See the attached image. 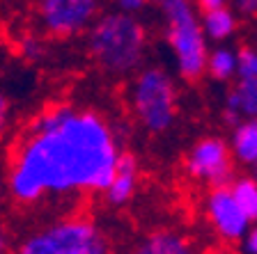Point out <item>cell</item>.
Wrapping results in <instances>:
<instances>
[{"label":"cell","mask_w":257,"mask_h":254,"mask_svg":"<svg viewBox=\"0 0 257 254\" xmlns=\"http://www.w3.org/2000/svg\"><path fill=\"white\" fill-rule=\"evenodd\" d=\"M154 3L166 21V42L170 46L177 74L186 83H195L207 71L209 55L198 10L193 0H154Z\"/></svg>","instance_id":"cell-4"},{"label":"cell","mask_w":257,"mask_h":254,"mask_svg":"<svg viewBox=\"0 0 257 254\" xmlns=\"http://www.w3.org/2000/svg\"><path fill=\"white\" fill-rule=\"evenodd\" d=\"M241 254H257V222H252L241 238Z\"/></svg>","instance_id":"cell-20"},{"label":"cell","mask_w":257,"mask_h":254,"mask_svg":"<svg viewBox=\"0 0 257 254\" xmlns=\"http://www.w3.org/2000/svg\"><path fill=\"white\" fill-rule=\"evenodd\" d=\"M227 147L234 163L252 167L257 163V119H243L236 124Z\"/></svg>","instance_id":"cell-11"},{"label":"cell","mask_w":257,"mask_h":254,"mask_svg":"<svg viewBox=\"0 0 257 254\" xmlns=\"http://www.w3.org/2000/svg\"><path fill=\"white\" fill-rule=\"evenodd\" d=\"M14 122H16L14 103H12L10 94L0 87V142H5V140L10 138L12 128H14Z\"/></svg>","instance_id":"cell-16"},{"label":"cell","mask_w":257,"mask_h":254,"mask_svg":"<svg viewBox=\"0 0 257 254\" xmlns=\"http://www.w3.org/2000/svg\"><path fill=\"white\" fill-rule=\"evenodd\" d=\"M252 51H255V53H257V42H255V46H252Z\"/></svg>","instance_id":"cell-25"},{"label":"cell","mask_w":257,"mask_h":254,"mask_svg":"<svg viewBox=\"0 0 257 254\" xmlns=\"http://www.w3.org/2000/svg\"><path fill=\"white\" fill-rule=\"evenodd\" d=\"M87 55L110 76H131L143 69L147 30L134 14L110 12L99 16L85 32Z\"/></svg>","instance_id":"cell-3"},{"label":"cell","mask_w":257,"mask_h":254,"mask_svg":"<svg viewBox=\"0 0 257 254\" xmlns=\"http://www.w3.org/2000/svg\"><path fill=\"white\" fill-rule=\"evenodd\" d=\"M232 5H234V14H241L246 19L257 16V0H232Z\"/></svg>","instance_id":"cell-21"},{"label":"cell","mask_w":257,"mask_h":254,"mask_svg":"<svg viewBox=\"0 0 257 254\" xmlns=\"http://www.w3.org/2000/svg\"><path fill=\"white\" fill-rule=\"evenodd\" d=\"M227 3H230V0H193V5L198 7L202 14L214 12V10H220V7H227Z\"/></svg>","instance_id":"cell-23"},{"label":"cell","mask_w":257,"mask_h":254,"mask_svg":"<svg viewBox=\"0 0 257 254\" xmlns=\"http://www.w3.org/2000/svg\"><path fill=\"white\" fill-rule=\"evenodd\" d=\"M236 106L243 119H257V80L255 78H236L232 87Z\"/></svg>","instance_id":"cell-15"},{"label":"cell","mask_w":257,"mask_h":254,"mask_svg":"<svg viewBox=\"0 0 257 254\" xmlns=\"http://www.w3.org/2000/svg\"><path fill=\"white\" fill-rule=\"evenodd\" d=\"M184 169L193 181L207 183L209 188H225L234 179V158L223 138H200L184 156Z\"/></svg>","instance_id":"cell-7"},{"label":"cell","mask_w":257,"mask_h":254,"mask_svg":"<svg viewBox=\"0 0 257 254\" xmlns=\"http://www.w3.org/2000/svg\"><path fill=\"white\" fill-rule=\"evenodd\" d=\"M234 197V201L239 204V208L243 211V215L248 217V222H257V183L250 174L234 176L232 183L227 185Z\"/></svg>","instance_id":"cell-14"},{"label":"cell","mask_w":257,"mask_h":254,"mask_svg":"<svg viewBox=\"0 0 257 254\" xmlns=\"http://www.w3.org/2000/svg\"><path fill=\"white\" fill-rule=\"evenodd\" d=\"M214 80L218 83H230L232 78H236V51L230 46H220L211 48L207 55V71Z\"/></svg>","instance_id":"cell-13"},{"label":"cell","mask_w":257,"mask_h":254,"mask_svg":"<svg viewBox=\"0 0 257 254\" xmlns=\"http://www.w3.org/2000/svg\"><path fill=\"white\" fill-rule=\"evenodd\" d=\"M122 156L117 128L94 108L55 101L39 108L12 138L3 169L16 211L39 213L103 192Z\"/></svg>","instance_id":"cell-1"},{"label":"cell","mask_w":257,"mask_h":254,"mask_svg":"<svg viewBox=\"0 0 257 254\" xmlns=\"http://www.w3.org/2000/svg\"><path fill=\"white\" fill-rule=\"evenodd\" d=\"M200 26H202V32H204V37H207V42L225 44L227 39L234 37L236 28H239V16L227 5V7H220V10L202 14Z\"/></svg>","instance_id":"cell-12"},{"label":"cell","mask_w":257,"mask_h":254,"mask_svg":"<svg viewBox=\"0 0 257 254\" xmlns=\"http://www.w3.org/2000/svg\"><path fill=\"white\" fill-rule=\"evenodd\" d=\"M119 7V12H124V14H136V12L143 10L150 0H115Z\"/></svg>","instance_id":"cell-22"},{"label":"cell","mask_w":257,"mask_h":254,"mask_svg":"<svg viewBox=\"0 0 257 254\" xmlns=\"http://www.w3.org/2000/svg\"><path fill=\"white\" fill-rule=\"evenodd\" d=\"M236 78L257 80V53L252 46H241L236 51Z\"/></svg>","instance_id":"cell-17"},{"label":"cell","mask_w":257,"mask_h":254,"mask_svg":"<svg viewBox=\"0 0 257 254\" xmlns=\"http://www.w3.org/2000/svg\"><path fill=\"white\" fill-rule=\"evenodd\" d=\"M14 254H112L108 231L85 213H55L16 233Z\"/></svg>","instance_id":"cell-2"},{"label":"cell","mask_w":257,"mask_h":254,"mask_svg":"<svg viewBox=\"0 0 257 254\" xmlns=\"http://www.w3.org/2000/svg\"><path fill=\"white\" fill-rule=\"evenodd\" d=\"M250 176H252V179H255V183H257V163L252 165V174H250Z\"/></svg>","instance_id":"cell-24"},{"label":"cell","mask_w":257,"mask_h":254,"mask_svg":"<svg viewBox=\"0 0 257 254\" xmlns=\"http://www.w3.org/2000/svg\"><path fill=\"white\" fill-rule=\"evenodd\" d=\"M128 108L136 122L152 135L170 131L179 112L175 78L163 67H143L128 83Z\"/></svg>","instance_id":"cell-5"},{"label":"cell","mask_w":257,"mask_h":254,"mask_svg":"<svg viewBox=\"0 0 257 254\" xmlns=\"http://www.w3.org/2000/svg\"><path fill=\"white\" fill-rule=\"evenodd\" d=\"M14 238L16 231L5 220H0V254H14Z\"/></svg>","instance_id":"cell-19"},{"label":"cell","mask_w":257,"mask_h":254,"mask_svg":"<svg viewBox=\"0 0 257 254\" xmlns=\"http://www.w3.org/2000/svg\"><path fill=\"white\" fill-rule=\"evenodd\" d=\"M204 215L207 222L211 224V229L216 231L220 240L225 243H241V238L246 236L248 217L243 215V211L239 208V204L234 201L230 188H211L204 197Z\"/></svg>","instance_id":"cell-8"},{"label":"cell","mask_w":257,"mask_h":254,"mask_svg":"<svg viewBox=\"0 0 257 254\" xmlns=\"http://www.w3.org/2000/svg\"><path fill=\"white\" fill-rule=\"evenodd\" d=\"M46 53V42L44 37H26L21 42V55L30 62H39Z\"/></svg>","instance_id":"cell-18"},{"label":"cell","mask_w":257,"mask_h":254,"mask_svg":"<svg viewBox=\"0 0 257 254\" xmlns=\"http://www.w3.org/2000/svg\"><path fill=\"white\" fill-rule=\"evenodd\" d=\"M103 0H37L35 19L42 37L74 39L85 35L101 16Z\"/></svg>","instance_id":"cell-6"},{"label":"cell","mask_w":257,"mask_h":254,"mask_svg":"<svg viewBox=\"0 0 257 254\" xmlns=\"http://www.w3.org/2000/svg\"><path fill=\"white\" fill-rule=\"evenodd\" d=\"M128 254H198L193 240L175 229H156L131 247Z\"/></svg>","instance_id":"cell-10"},{"label":"cell","mask_w":257,"mask_h":254,"mask_svg":"<svg viewBox=\"0 0 257 254\" xmlns=\"http://www.w3.org/2000/svg\"><path fill=\"white\" fill-rule=\"evenodd\" d=\"M140 183V165L138 158L128 151H122L117 160V167H115V174H112L108 188L103 190L108 206H126L128 201L134 199L136 190H138Z\"/></svg>","instance_id":"cell-9"}]
</instances>
